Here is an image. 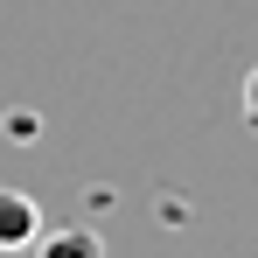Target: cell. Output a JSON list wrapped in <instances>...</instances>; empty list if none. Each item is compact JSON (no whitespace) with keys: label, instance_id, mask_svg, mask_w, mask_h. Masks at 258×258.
Listing matches in <instances>:
<instances>
[{"label":"cell","instance_id":"1","mask_svg":"<svg viewBox=\"0 0 258 258\" xmlns=\"http://www.w3.org/2000/svg\"><path fill=\"white\" fill-rule=\"evenodd\" d=\"M35 230H42V210H35V196H21V188H0V251H28V244H35Z\"/></svg>","mask_w":258,"mask_h":258},{"label":"cell","instance_id":"2","mask_svg":"<svg viewBox=\"0 0 258 258\" xmlns=\"http://www.w3.org/2000/svg\"><path fill=\"white\" fill-rule=\"evenodd\" d=\"M28 251L35 258H105V244H98V230H84V223H63V230H35Z\"/></svg>","mask_w":258,"mask_h":258},{"label":"cell","instance_id":"3","mask_svg":"<svg viewBox=\"0 0 258 258\" xmlns=\"http://www.w3.org/2000/svg\"><path fill=\"white\" fill-rule=\"evenodd\" d=\"M244 119H251V126H258V70H251V77H244Z\"/></svg>","mask_w":258,"mask_h":258}]
</instances>
